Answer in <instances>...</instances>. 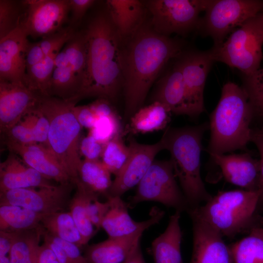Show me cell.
<instances>
[{
  "label": "cell",
  "instance_id": "1",
  "mask_svg": "<svg viewBox=\"0 0 263 263\" xmlns=\"http://www.w3.org/2000/svg\"><path fill=\"white\" fill-rule=\"evenodd\" d=\"M182 40L162 35L145 20L122 41L121 60L124 116L131 117L140 108L149 90L166 64L184 52Z\"/></svg>",
  "mask_w": 263,
  "mask_h": 263
},
{
  "label": "cell",
  "instance_id": "2",
  "mask_svg": "<svg viewBox=\"0 0 263 263\" xmlns=\"http://www.w3.org/2000/svg\"><path fill=\"white\" fill-rule=\"evenodd\" d=\"M85 33L86 71L76 98L96 96L114 101L123 90L122 41L107 10L94 17Z\"/></svg>",
  "mask_w": 263,
  "mask_h": 263
},
{
  "label": "cell",
  "instance_id": "3",
  "mask_svg": "<svg viewBox=\"0 0 263 263\" xmlns=\"http://www.w3.org/2000/svg\"><path fill=\"white\" fill-rule=\"evenodd\" d=\"M256 115L247 94L231 81L225 83L220 100L210 115V136L207 151L225 154L244 149L251 142V121Z\"/></svg>",
  "mask_w": 263,
  "mask_h": 263
},
{
  "label": "cell",
  "instance_id": "4",
  "mask_svg": "<svg viewBox=\"0 0 263 263\" xmlns=\"http://www.w3.org/2000/svg\"><path fill=\"white\" fill-rule=\"evenodd\" d=\"M209 122L194 126L168 127L161 139L164 150L170 154L174 172L190 208L207 202L212 196L207 190L201 173L202 138Z\"/></svg>",
  "mask_w": 263,
  "mask_h": 263
},
{
  "label": "cell",
  "instance_id": "5",
  "mask_svg": "<svg viewBox=\"0 0 263 263\" xmlns=\"http://www.w3.org/2000/svg\"><path fill=\"white\" fill-rule=\"evenodd\" d=\"M260 203L258 191L235 189L219 191L203 206L190 208L192 214L229 239L248 233L261 226L257 209Z\"/></svg>",
  "mask_w": 263,
  "mask_h": 263
},
{
  "label": "cell",
  "instance_id": "6",
  "mask_svg": "<svg viewBox=\"0 0 263 263\" xmlns=\"http://www.w3.org/2000/svg\"><path fill=\"white\" fill-rule=\"evenodd\" d=\"M78 100L41 96L37 107L47 117L49 129L47 147L56 156L73 183L79 179L82 161L80 157V135L82 127L73 108Z\"/></svg>",
  "mask_w": 263,
  "mask_h": 263
},
{
  "label": "cell",
  "instance_id": "7",
  "mask_svg": "<svg viewBox=\"0 0 263 263\" xmlns=\"http://www.w3.org/2000/svg\"><path fill=\"white\" fill-rule=\"evenodd\" d=\"M262 12L234 30L223 43L209 49L214 62L236 68L245 76L260 68L263 59Z\"/></svg>",
  "mask_w": 263,
  "mask_h": 263
},
{
  "label": "cell",
  "instance_id": "8",
  "mask_svg": "<svg viewBox=\"0 0 263 263\" xmlns=\"http://www.w3.org/2000/svg\"><path fill=\"white\" fill-rule=\"evenodd\" d=\"M263 11V0H210L197 29L210 37L213 46H217L234 30Z\"/></svg>",
  "mask_w": 263,
  "mask_h": 263
},
{
  "label": "cell",
  "instance_id": "9",
  "mask_svg": "<svg viewBox=\"0 0 263 263\" xmlns=\"http://www.w3.org/2000/svg\"><path fill=\"white\" fill-rule=\"evenodd\" d=\"M210 0H150L146 7L151 16L154 31L164 36L184 35L197 29L201 12Z\"/></svg>",
  "mask_w": 263,
  "mask_h": 263
},
{
  "label": "cell",
  "instance_id": "10",
  "mask_svg": "<svg viewBox=\"0 0 263 263\" xmlns=\"http://www.w3.org/2000/svg\"><path fill=\"white\" fill-rule=\"evenodd\" d=\"M176 178L170 159L154 160L137 185L136 192L130 204L154 201L181 212H187L189 206Z\"/></svg>",
  "mask_w": 263,
  "mask_h": 263
},
{
  "label": "cell",
  "instance_id": "11",
  "mask_svg": "<svg viewBox=\"0 0 263 263\" xmlns=\"http://www.w3.org/2000/svg\"><path fill=\"white\" fill-rule=\"evenodd\" d=\"M72 186L59 184L48 188L7 190L0 192V205L19 206L43 215L63 211L69 206Z\"/></svg>",
  "mask_w": 263,
  "mask_h": 263
},
{
  "label": "cell",
  "instance_id": "12",
  "mask_svg": "<svg viewBox=\"0 0 263 263\" xmlns=\"http://www.w3.org/2000/svg\"><path fill=\"white\" fill-rule=\"evenodd\" d=\"M128 146L130 149V156L125 165L115 175L108 196L121 197L137 186L155 160L156 155L164 150L161 139L153 144H144L138 143L130 136Z\"/></svg>",
  "mask_w": 263,
  "mask_h": 263
},
{
  "label": "cell",
  "instance_id": "13",
  "mask_svg": "<svg viewBox=\"0 0 263 263\" xmlns=\"http://www.w3.org/2000/svg\"><path fill=\"white\" fill-rule=\"evenodd\" d=\"M192 118L205 111L204 91L214 61L209 50L184 52L179 57Z\"/></svg>",
  "mask_w": 263,
  "mask_h": 263
},
{
  "label": "cell",
  "instance_id": "14",
  "mask_svg": "<svg viewBox=\"0 0 263 263\" xmlns=\"http://www.w3.org/2000/svg\"><path fill=\"white\" fill-rule=\"evenodd\" d=\"M26 16L20 22L28 36L43 38L59 30L70 10V0H27Z\"/></svg>",
  "mask_w": 263,
  "mask_h": 263
},
{
  "label": "cell",
  "instance_id": "15",
  "mask_svg": "<svg viewBox=\"0 0 263 263\" xmlns=\"http://www.w3.org/2000/svg\"><path fill=\"white\" fill-rule=\"evenodd\" d=\"M23 25L0 39V80L25 85L26 56L30 44Z\"/></svg>",
  "mask_w": 263,
  "mask_h": 263
},
{
  "label": "cell",
  "instance_id": "16",
  "mask_svg": "<svg viewBox=\"0 0 263 263\" xmlns=\"http://www.w3.org/2000/svg\"><path fill=\"white\" fill-rule=\"evenodd\" d=\"M193 250L189 263H234L229 246L223 236L208 224L192 214Z\"/></svg>",
  "mask_w": 263,
  "mask_h": 263
},
{
  "label": "cell",
  "instance_id": "17",
  "mask_svg": "<svg viewBox=\"0 0 263 263\" xmlns=\"http://www.w3.org/2000/svg\"><path fill=\"white\" fill-rule=\"evenodd\" d=\"M25 85L0 80V131L6 133L31 109L40 96Z\"/></svg>",
  "mask_w": 263,
  "mask_h": 263
},
{
  "label": "cell",
  "instance_id": "18",
  "mask_svg": "<svg viewBox=\"0 0 263 263\" xmlns=\"http://www.w3.org/2000/svg\"><path fill=\"white\" fill-rule=\"evenodd\" d=\"M5 144L10 152L48 179L61 185L73 184L56 156L45 145L40 143L20 144L7 140Z\"/></svg>",
  "mask_w": 263,
  "mask_h": 263
},
{
  "label": "cell",
  "instance_id": "19",
  "mask_svg": "<svg viewBox=\"0 0 263 263\" xmlns=\"http://www.w3.org/2000/svg\"><path fill=\"white\" fill-rule=\"evenodd\" d=\"M107 198L110 207L102 222L101 227L110 238L125 236L139 231H144L158 224L165 214L163 210L154 207L148 219L137 222L130 216L128 206L121 197L108 196Z\"/></svg>",
  "mask_w": 263,
  "mask_h": 263
},
{
  "label": "cell",
  "instance_id": "20",
  "mask_svg": "<svg viewBox=\"0 0 263 263\" xmlns=\"http://www.w3.org/2000/svg\"><path fill=\"white\" fill-rule=\"evenodd\" d=\"M228 183L245 190L258 191L259 161L249 154H210Z\"/></svg>",
  "mask_w": 263,
  "mask_h": 263
},
{
  "label": "cell",
  "instance_id": "21",
  "mask_svg": "<svg viewBox=\"0 0 263 263\" xmlns=\"http://www.w3.org/2000/svg\"><path fill=\"white\" fill-rule=\"evenodd\" d=\"M179 57L172 67L158 81L152 101L164 104L172 113L192 117Z\"/></svg>",
  "mask_w": 263,
  "mask_h": 263
},
{
  "label": "cell",
  "instance_id": "22",
  "mask_svg": "<svg viewBox=\"0 0 263 263\" xmlns=\"http://www.w3.org/2000/svg\"><path fill=\"white\" fill-rule=\"evenodd\" d=\"M54 186L50 180L27 165L13 152H10L7 158L0 163V192L18 188Z\"/></svg>",
  "mask_w": 263,
  "mask_h": 263
},
{
  "label": "cell",
  "instance_id": "23",
  "mask_svg": "<svg viewBox=\"0 0 263 263\" xmlns=\"http://www.w3.org/2000/svg\"><path fill=\"white\" fill-rule=\"evenodd\" d=\"M107 11L122 41L132 35L145 20V4L138 0H109Z\"/></svg>",
  "mask_w": 263,
  "mask_h": 263
},
{
  "label": "cell",
  "instance_id": "24",
  "mask_svg": "<svg viewBox=\"0 0 263 263\" xmlns=\"http://www.w3.org/2000/svg\"><path fill=\"white\" fill-rule=\"evenodd\" d=\"M143 231L119 237L110 238L89 246L85 257L88 263H123L135 244L141 239Z\"/></svg>",
  "mask_w": 263,
  "mask_h": 263
},
{
  "label": "cell",
  "instance_id": "25",
  "mask_svg": "<svg viewBox=\"0 0 263 263\" xmlns=\"http://www.w3.org/2000/svg\"><path fill=\"white\" fill-rule=\"evenodd\" d=\"M181 212L175 210L165 231L151 243L153 263H184L181 252L182 232L180 226Z\"/></svg>",
  "mask_w": 263,
  "mask_h": 263
},
{
  "label": "cell",
  "instance_id": "26",
  "mask_svg": "<svg viewBox=\"0 0 263 263\" xmlns=\"http://www.w3.org/2000/svg\"><path fill=\"white\" fill-rule=\"evenodd\" d=\"M169 109L164 104L154 101L138 110L130 119L123 136L146 133L165 130L170 120Z\"/></svg>",
  "mask_w": 263,
  "mask_h": 263
},
{
  "label": "cell",
  "instance_id": "27",
  "mask_svg": "<svg viewBox=\"0 0 263 263\" xmlns=\"http://www.w3.org/2000/svg\"><path fill=\"white\" fill-rule=\"evenodd\" d=\"M75 185L76 191L71 199L69 212L86 245L96 232L88 217L87 205L91 198L98 194L86 188L79 179Z\"/></svg>",
  "mask_w": 263,
  "mask_h": 263
},
{
  "label": "cell",
  "instance_id": "28",
  "mask_svg": "<svg viewBox=\"0 0 263 263\" xmlns=\"http://www.w3.org/2000/svg\"><path fill=\"white\" fill-rule=\"evenodd\" d=\"M44 215L23 207L0 205V230L21 231L41 226Z\"/></svg>",
  "mask_w": 263,
  "mask_h": 263
},
{
  "label": "cell",
  "instance_id": "29",
  "mask_svg": "<svg viewBox=\"0 0 263 263\" xmlns=\"http://www.w3.org/2000/svg\"><path fill=\"white\" fill-rule=\"evenodd\" d=\"M43 228L17 231L9 253L10 263H37Z\"/></svg>",
  "mask_w": 263,
  "mask_h": 263
},
{
  "label": "cell",
  "instance_id": "30",
  "mask_svg": "<svg viewBox=\"0 0 263 263\" xmlns=\"http://www.w3.org/2000/svg\"><path fill=\"white\" fill-rule=\"evenodd\" d=\"M40 224L47 232L54 236L74 243L79 247L85 245L69 211L44 215Z\"/></svg>",
  "mask_w": 263,
  "mask_h": 263
},
{
  "label": "cell",
  "instance_id": "31",
  "mask_svg": "<svg viewBox=\"0 0 263 263\" xmlns=\"http://www.w3.org/2000/svg\"><path fill=\"white\" fill-rule=\"evenodd\" d=\"M229 246L234 263H263V228L252 229L247 236Z\"/></svg>",
  "mask_w": 263,
  "mask_h": 263
},
{
  "label": "cell",
  "instance_id": "32",
  "mask_svg": "<svg viewBox=\"0 0 263 263\" xmlns=\"http://www.w3.org/2000/svg\"><path fill=\"white\" fill-rule=\"evenodd\" d=\"M111 174L100 160L84 159L79 171V179L90 190L107 197L113 182Z\"/></svg>",
  "mask_w": 263,
  "mask_h": 263
},
{
  "label": "cell",
  "instance_id": "33",
  "mask_svg": "<svg viewBox=\"0 0 263 263\" xmlns=\"http://www.w3.org/2000/svg\"><path fill=\"white\" fill-rule=\"evenodd\" d=\"M58 53L46 56L39 63L26 70L25 86L43 96H50L51 79L55 69L54 60Z\"/></svg>",
  "mask_w": 263,
  "mask_h": 263
},
{
  "label": "cell",
  "instance_id": "34",
  "mask_svg": "<svg viewBox=\"0 0 263 263\" xmlns=\"http://www.w3.org/2000/svg\"><path fill=\"white\" fill-rule=\"evenodd\" d=\"M63 50L68 56L70 67L81 88L85 76L87 59L85 31L75 33Z\"/></svg>",
  "mask_w": 263,
  "mask_h": 263
},
{
  "label": "cell",
  "instance_id": "35",
  "mask_svg": "<svg viewBox=\"0 0 263 263\" xmlns=\"http://www.w3.org/2000/svg\"><path fill=\"white\" fill-rule=\"evenodd\" d=\"M120 133L104 146L101 161L110 172L115 175L127 162L130 154L129 146L125 144Z\"/></svg>",
  "mask_w": 263,
  "mask_h": 263
},
{
  "label": "cell",
  "instance_id": "36",
  "mask_svg": "<svg viewBox=\"0 0 263 263\" xmlns=\"http://www.w3.org/2000/svg\"><path fill=\"white\" fill-rule=\"evenodd\" d=\"M80 88L70 66L55 68L51 79V94H56L63 99H77Z\"/></svg>",
  "mask_w": 263,
  "mask_h": 263
},
{
  "label": "cell",
  "instance_id": "37",
  "mask_svg": "<svg viewBox=\"0 0 263 263\" xmlns=\"http://www.w3.org/2000/svg\"><path fill=\"white\" fill-rule=\"evenodd\" d=\"M19 121L34 136L37 143L47 146L49 122L37 106L28 111Z\"/></svg>",
  "mask_w": 263,
  "mask_h": 263
},
{
  "label": "cell",
  "instance_id": "38",
  "mask_svg": "<svg viewBox=\"0 0 263 263\" xmlns=\"http://www.w3.org/2000/svg\"><path fill=\"white\" fill-rule=\"evenodd\" d=\"M242 87L248 95L255 114L263 116V68L244 76Z\"/></svg>",
  "mask_w": 263,
  "mask_h": 263
},
{
  "label": "cell",
  "instance_id": "39",
  "mask_svg": "<svg viewBox=\"0 0 263 263\" xmlns=\"http://www.w3.org/2000/svg\"><path fill=\"white\" fill-rule=\"evenodd\" d=\"M89 134L103 145L117 135L122 133L119 116L98 118Z\"/></svg>",
  "mask_w": 263,
  "mask_h": 263
},
{
  "label": "cell",
  "instance_id": "40",
  "mask_svg": "<svg viewBox=\"0 0 263 263\" xmlns=\"http://www.w3.org/2000/svg\"><path fill=\"white\" fill-rule=\"evenodd\" d=\"M19 10L13 1L0 0V39L16 29L20 24Z\"/></svg>",
  "mask_w": 263,
  "mask_h": 263
},
{
  "label": "cell",
  "instance_id": "41",
  "mask_svg": "<svg viewBox=\"0 0 263 263\" xmlns=\"http://www.w3.org/2000/svg\"><path fill=\"white\" fill-rule=\"evenodd\" d=\"M74 32L72 29L67 28L43 38L38 42L45 56L53 53H59L62 47L73 37Z\"/></svg>",
  "mask_w": 263,
  "mask_h": 263
},
{
  "label": "cell",
  "instance_id": "42",
  "mask_svg": "<svg viewBox=\"0 0 263 263\" xmlns=\"http://www.w3.org/2000/svg\"><path fill=\"white\" fill-rule=\"evenodd\" d=\"M110 207V203L108 200L105 202H100L98 196H95L89 200L87 205L88 216L96 230L101 227L102 222Z\"/></svg>",
  "mask_w": 263,
  "mask_h": 263
},
{
  "label": "cell",
  "instance_id": "43",
  "mask_svg": "<svg viewBox=\"0 0 263 263\" xmlns=\"http://www.w3.org/2000/svg\"><path fill=\"white\" fill-rule=\"evenodd\" d=\"M42 236L46 237L60 246L74 263H88L85 257L81 254L80 247L76 244L54 236L43 228Z\"/></svg>",
  "mask_w": 263,
  "mask_h": 263
},
{
  "label": "cell",
  "instance_id": "44",
  "mask_svg": "<svg viewBox=\"0 0 263 263\" xmlns=\"http://www.w3.org/2000/svg\"><path fill=\"white\" fill-rule=\"evenodd\" d=\"M105 145L89 134L80 142V154L84 157L85 159L99 160V158L101 157Z\"/></svg>",
  "mask_w": 263,
  "mask_h": 263
},
{
  "label": "cell",
  "instance_id": "45",
  "mask_svg": "<svg viewBox=\"0 0 263 263\" xmlns=\"http://www.w3.org/2000/svg\"><path fill=\"white\" fill-rule=\"evenodd\" d=\"M73 113L82 128L90 130L98 119L89 105L75 106L73 108Z\"/></svg>",
  "mask_w": 263,
  "mask_h": 263
},
{
  "label": "cell",
  "instance_id": "46",
  "mask_svg": "<svg viewBox=\"0 0 263 263\" xmlns=\"http://www.w3.org/2000/svg\"><path fill=\"white\" fill-rule=\"evenodd\" d=\"M89 106L98 118L119 116L111 101L108 99L98 98Z\"/></svg>",
  "mask_w": 263,
  "mask_h": 263
},
{
  "label": "cell",
  "instance_id": "47",
  "mask_svg": "<svg viewBox=\"0 0 263 263\" xmlns=\"http://www.w3.org/2000/svg\"><path fill=\"white\" fill-rule=\"evenodd\" d=\"M251 142L255 145L260 154L258 191L260 193V202L263 203V135L257 131L253 130Z\"/></svg>",
  "mask_w": 263,
  "mask_h": 263
},
{
  "label": "cell",
  "instance_id": "48",
  "mask_svg": "<svg viewBox=\"0 0 263 263\" xmlns=\"http://www.w3.org/2000/svg\"><path fill=\"white\" fill-rule=\"evenodd\" d=\"M45 56L38 42L30 43L26 56V70L39 63Z\"/></svg>",
  "mask_w": 263,
  "mask_h": 263
},
{
  "label": "cell",
  "instance_id": "49",
  "mask_svg": "<svg viewBox=\"0 0 263 263\" xmlns=\"http://www.w3.org/2000/svg\"><path fill=\"white\" fill-rule=\"evenodd\" d=\"M95 2L94 0H70V10L72 12L73 21L76 22L80 19Z\"/></svg>",
  "mask_w": 263,
  "mask_h": 263
},
{
  "label": "cell",
  "instance_id": "50",
  "mask_svg": "<svg viewBox=\"0 0 263 263\" xmlns=\"http://www.w3.org/2000/svg\"><path fill=\"white\" fill-rule=\"evenodd\" d=\"M17 231L0 230V256L9 255Z\"/></svg>",
  "mask_w": 263,
  "mask_h": 263
},
{
  "label": "cell",
  "instance_id": "51",
  "mask_svg": "<svg viewBox=\"0 0 263 263\" xmlns=\"http://www.w3.org/2000/svg\"><path fill=\"white\" fill-rule=\"evenodd\" d=\"M42 238L43 243L54 252L59 263H74L60 246L45 237L42 236Z\"/></svg>",
  "mask_w": 263,
  "mask_h": 263
},
{
  "label": "cell",
  "instance_id": "52",
  "mask_svg": "<svg viewBox=\"0 0 263 263\" xmlns=\"http://www.w3.org/2000/svg\"><path fill=\"white\" fill-rule=\"evenodd\" d=\"M123 263H146L140 246V240L134 245Z\"/></svg>",
  "mask_w": 263,
  "mask_h": 263
},
{
  "label": "cell",
  "instance_id": "53",
  "mask_svg": "<svg viewBox=\"0 0 263 263\" xmlns=\"http://www.w3.org/2000/svg\"><path fill=\"white\" fill-rule=\"evenodd\" d=\"M54 63L55 68H63L70 66L68 56L63 50L55 57Z\"/></svg>",
  "mask_w": 263,
  "mask_h": 263
},
{
  "label": "cell",
  "instance_id": "54",
  "mask_svg": "<svg viewBox=\"0 0 263 263\" xmlns=\"http://www.w3.org/2000/svg\"><path fill=\"white\" fill-rule=\"evenodd\" d=\"M0 263H10L9 256H0Z\"/></svg>",
  "mask_w": 263,
  "mask_h": 263
},
{
  "label": "cell",
  "instance_id": "55",
  "mask_svg": "<svg viewBox=\"0 0 263 263\" xmlns=\"http://www.w3.org/2000/svg\"><path fill=\"white\" fill-rule=\"evenodd\" d=\"M257 132L263 135V127L259 130H257Z\"/></svg>",
  "mask_w": 263,
  "mask_h": 263
},
{
  "label": "cell",
  "instance_id": "56",
  "mask_svg": "<svg viewBox=\"0 0 263 263\" xmlns=\"http://www.w3.org/2000/svg\"><path fill=\"white\" fill-rule=\"evenodd\" d=\"M262 14H263V12H262Z\"/></svg>",
  "mask_w": 263,
  "mask_h": 263
}]
</instances>
